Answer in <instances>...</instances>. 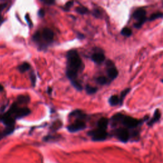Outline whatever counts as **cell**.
<instances>
[{
	"label": "cell",
	"instance_id": "obj_1",
	"mask_svg": "<svg viewBox=\"0 0 163 163\" xmlns=\"http://www.w3.org/2000/svg\"><path fill=\"white\" fill-rule=\"evenodd\" d=\"M67 69L66 75L71 82L77 81L79 69L82 65L81 57L76 50H69L67 53Z\"/></svg>",
	"mask_w": 163,
	"mask_h": 163
},
{
	"label": "cell",
	"instance_id": "obj_2",
	"mask_svg": "<svg viewBox=\"0 0 163 163\" xmlns=\"http://www.w3.org/2000/svg\"><path fill=\"white\" fill-rule=\"evenodd\" d=\"M54 34L49 28H44L42 31H37L33 36L34 42L41 47L42 49L47 47L48 45L53 42Z\"/></svg>",
	"mask_w": 163,
	"mask_h": 163
},
{
	"label": "cell",
	"instance_id": "obj_3",
	"mask_svg": "<svg viewBox=\"0 0 163 163\" xmlns=\"http://www.w3.org/2000/svg\"><path fill=\"white\" fill-rule=\"evenodd\" d=\"M146 14L147 12L143 9H138L133 13V17L137 21L136 23L135 24V27L136 28H140L143 25V24L148 20Z\"/></svg>",
	"mask_w": 163,
	"mask_h": 163
},
{
	"label": "cell",
	"instance_id": "obj_4",
	"mask_svg": "<svg viewBox=\"0 0 163 163\" xmlns=\"http://www.w3.org/2000/svg\"><path fill=\"white\" fill-rule=\"evenodd\" d=\"M141 121L138 120L129 116H125L123 115L121 122L127 128H135L141 123Z\"/></svg>",
	"mask_w": 163,
	"mask_h": 163
},
{
	"label": "cell",
	"instance_id": "obj_5",
	"mask_svg": "<svg viewBox=\"0 0 163 163\" xmlns=\"http://www.w3.org/2000/svg\"><path fill=\"white\" fill-rule=\"evenodd\" d=\"M89 135L92 136V140L95 141H103L107 138L108 134L106 131L98 129L91 131L89 133Z\"/></svg>",
	"mask_w": 163,
	"mask_h": 163
},
{
	"label": "cell",
	"instance_id": "obj_6",
	"mask_svg": "<svg viewBox=\"0 0 163 163\" xmlns=\"http://www.w3.org/2000/svg\"><path fill=\"white\" fill-rule=\"evenodd\" d=\"M106 72H107V75L108 78L111 80V81H114L115 79L119 75L118 70H117V68L115 66L114 63L110 60H108L106 63Z\"/></svg>",
	"mask_w": 163,
	"mask_h": 163
},
{
	"label": "cell",
	"instance_id": "obj_7",
	"mask_svg": "<svg viewBox=\"0 0 163 163\" xmlns=\"http://www.w3.org/2000/svg\"><path fill=\"white\" fill-rule=\"evenodd\" d=\"M115 135L120 141L122 142H127L130 138L129 133L126 128H119L115 131Z\"/></svg>",
	"mask_w": 163,
	"mask_h": 163
},
{
	"label": "cell",
	"instance_id": "obj_8",
	"mask_svg": "<svg viewBox=\"0 0 163 163\" xmlns=\"http://www.w3.org/2000/svg\"><path fill=\"white\" fill-rule=\"evenodd\" d=\"M85 127H86V124L85 122L83 121L82 120H77L73 124L68 126V130L71 133H75L85 129Z\"/></svg>",
	"mask_w": 163,
	"mask_h": 163
},
{
	"label": "cell",
	"instance_id": "obj_9",
	"mask_svg": "<svg viewBox=\"0 0 163 163\" xmlns=\"http://www.w3.org/2000/svg\"><path fill=\"white\" fill-rule=\"evenodd\" d=\"M0 121L7 127H14L15 119L14 117H12V115H10L7 112L0 115Z\"/></svg>",
	"mask_w": 163,
	"mask_h": 163
},
{
	"label": "cell",
	"instance_id": "obj_10",
	"mask_svg": "<svg viewBox=\"0 0 163 163\" xmlns=\"http://www.w3.org/2000/svg\"><path fill=\"white\" fill-rule=\"evenodd\" d=\"M31 113V110L28 108H18L17 111L15 112L14 114V119H20L22 117H24L28 115Z\"/></svg>",
	"mask_w": 163,
	"mask_h": 163
},
{
	"label": "cell",
	"instance_id": "obj_11",
	"mask_svg": "<svg viewBox=\"0 0 163 163\" xmlns=\"http://www.w3.org/2000/svg\"><path fill=\"white\" fill-rule=\"evenodd\" d=\"M91 59L96 64H101L105 61V56L102 52H97L92 55Z\"/></svg>",
	"mask_w": 163,
	"mask_h": 163
},
{
	"label": "cell",
	"instance_id": "obj_12",
	"mask_svg": "<svg viewBox=\"0 0 163 163\" xmlns=\"http://www.w3.org/2000/svg\"><path fill=\"white\" fill-rule=\"evenodd\" d=\"M161 115L159 110V109L156 110V111H155L153 117H152V118L147 122V125H149V126L153 125L155 123H156L157 122H158L159 121L160 119H161Z\"/></svg>",
	"mask_w": 163,
	"mask_h": 163
},
{
	"label": "cell",
	"instance_id": "obj_13",
	"mask_svg": "<svg viewBox=\"0 0 163 163\" xmlns=\"http://www.w3.org/2000/svg\"><path fill=\"white\" fill-rule=\"evenodd\" d=\"M109 121L107 118L102 117L98 122V129L106 131V128L108 127Z\"/></svg>",
	"mask_w": 163,
	"mask_h": 163
},
{
	"label": "cell",
	"instance_id": "obj_14",
	"mask_svg": "<svg viewBox=\"0 0 163 163\" xmlns=\"http://www.w3.org/2000/svg\"><path fill=\"white\" fill-rule=\"evenodd\" d=\"M70 117H74L78 118L79 120H83L85 117V114L83 113V112L80 110H74L71 112L69 115Z\"/></svg>",
	"mask_w": 163,
	"mask_h": 163
},
{
	"label": "cell",
	"instance_id": "obj_15",
	"mask_svg": "<svg viewBox=\"0 0 163 163\" xmlns=\"http://www.w3.org/2000/svg\"><path fill=\"white\" fill-rule=\"evenodd\" d=\"M108 102L112 106H117L120 104V98L117 95H113L109 98Z\"/></svg>",
	"mask_w": 163,
	"mask_h": 163
},
{
	"label": "cell",
	"instance_id": "obj_16",
	"mask_svg": "<svg viewBox=\"0 0 163 163\" xmlns=\"http://www.w3.org/2000/svg\"><path fill=\"white\" fill-rule=\"evenodd\" d=\"M31 68V66H30V65L28 63H23L22 65H20L18 67V71H19L20 72H21V73H24V72H26V71H28L29 70V69H30Z\"/></svg>",
	"mask_w": 163,
	"mask_h": 163
},
{
	"label": "cell",
	"instance_id": "obj_17",
	"mask_svg": "<svg viewBox=\"0 0 163 163\" xmlns=\"http://www.w3.org/2000/svg\"><path fill=\"white\" fill-rule=\"evenodd\" d=\"M30 101V98L27 96H19L17 98V102L19 104H27Z\"/></svg>",
	"mask_w": 163,
	"mask_h": 163
},
{
	"label": "cell",
	"instance_id": "obj_18",
	"mask_svg": "<svg viewBox=\"0 0 163 163\" xmlns=\"http://www.w3.org/2000/svg\"><path fill=\"white\" fill-rule=\"evenodd\" d=\"M163 18V13L156 12L150 16V17L148 18V20L150 21H152V20L157 19V18Z\"/></svg>",
	"mask_w": 163,
	"mask_h": 163
},
{
	"label": "cell",
	"instance_id": "obj_19",
	"mask_svg": "<svg viewBox=\"0 0 163 163\" xmlns=\"http://www.w3.org/2000/svg\"><path fill=\"white\" fill-rule=\"evenodd\" d=\"M131 89L130 88H128V89H126L122 91L121 94V96H120V105H122V103H123V101L124 100V98H125V96L128 94V93L129 92Z\"/></svg>",
	"mask_w": 163,
	"mask_h": 163
},
{
	"label": "cell",
	"instance_id": "obj_20",
	"mask_svg": "<svg viewBox=\"0 0 163 163\" xmlns=\"http://www.w3.org/2000/svg\"><path fill=\"white\" fill-rule=\"evenodd\" d=\"M85 90H86L87 94H95V93L98 91V88L92 87V86H90V85H86V87H85Z\"/></svg>",
	"mask_w": 163,
	"mask_h": 163
},
{
	"label": "cell",
	"instance_id": "obj_21",
	"mask_svg": "<svg viewBox=\"0 0 163 163\" xmlns=\"http://www.w3.org/2000/svg\"><path fill=\"white\" fill-rule=\"evenodd\" d=\"M76 11L79 13V14H81V15H84L87 14L89 12V10H88L87 8L85 7H79L76 8Z\"/></svg>",
	"mask_w": 163,
	"mask_h": 163
},
{
	"label": "cell",
	"instance_id": "obj_22",
	"mask_svg": "<svg viewBox=\"0 0 163 163\" xmlns=\"http://www.w3.org/2000/svg\"><path fill=\"white\" fill-rule=\"evenodd\" d=\"M121 34L124 36H130L132 34V30L129 28H124L121 30Z\"/></svg>",
	"mask_w": 163,
	"mask_h": 163
},
{
	"label": "cell",
	"instance_id": "obj_23",
	"mask_svg": "<svg viewBox=\"0 0 163 163\" xmlns=\"http://www.w3.org/2000/svg\"><path fill=\"white\" fill-rule=\"evenodd\" d=\"M96 82H97L100 85H105L108 83V79L106 78L105 77L103 76H101L98 77L96 79Z\"/></svg>",
	"mask_w": 163,
	"mask_h": 163
},
{
	"label": "cell",
	"instance_id": "obj_24",
	"mask_svg": "<svg viewBox=\"0 0 163 163\" xmlns=\"http://www.w3.org/2000/svg\"><path fill=\"white\" fill-rule=\"evenodd\" d=\"M72 84L74 86L75 88H76V89L78 90H82V86L81 85V84H80V83L78 81H75L71 82Z\"/></svg>",
	"mask_w": 163,
	"mask_h": 163
},
{
	"label": "cell",
	"instance_id": "obj_25",
	"mask_svg": "<svg viewBox=\"0 0 163 163\" xmlns=\"http://www.w3.org/2000/svg\"><path fill=\"white\" fill-rule=\"evenodd\" d=\"M30 78H31V81L33 86H34L36 84V75L34 73V72H31V73L30 74Z\"/></svg>",
	"mask_w": 163,
	"mask_h": 163
},
{
	"label": "cell",
	"instance_id": "obj_26",
	"mask_svg": "<svg viewBox=\"0 0 163 163\" xmlns=\"http://www.w3.org/2000/svg\"><path fill=\"white\" fill-rule=\"evenodd\" d=\"M93 15L97 18H100L101 17V12H100V10H94V11H93Z\"/></svg>",
	"mask_w": 163,
	"mask_h": 163
},
{
	"label": "cell",
	"instance_id": "obj_27",
	"mask_svg": "<svg viewBox=\"0 0 163 163\" xmlns=\"http://www.w3.org/2000/svg\"><path fill=\"white\" fill-rule=\"evenodd\" d=\"M73 1H68L66 3V4L65 5V9L69 10L70 8L73 6Z\"/></svg>",
	"mask_w": 163,
	"mask_h": 163
},
{
	"label": "cell",
	"instance_id": "obj_28",
	"mask_svg": "<svg viewBox=\"0 0 163 163\" xmlns=\"http://www.w3.org/2000/svg\"><path fill=\"white\" fill-rule=\"evenodd\" d=\"M38 14V15H39V17H44V16H45V10H44V9H40V10H39Z\"/></svg>",
	"mask_w": 163,
	"mask_h": 163
},
{
	"label": "cell",
	"instance_id": "obj_29",
	"mask_svg": "<svg viewBox=\"0 0 163 163\" xmlns=\"http://www.w3.org/2000/svg\"><path fill=\"white\" fill-rule=\"evenodd\" d=\"M43 2H44L45 4L49 5H52V4L54 3V1H52V0H46V1H45H45H43Z\"/></svg>",
	"mask_w": 163,
	"mask_h": 163
},
{
	"label": "cell",
	"instance_id": "obj_30",
	"mask_svg": "<svg viewBox=\"0 0 163 163\" xmlns=\"http://www.w3.org/2000/svg\"><path fill=\"white\" fill-rule=\"evenodd\" d=\"M7 4V3H3V4H1L0 5V12L2 11L3 10L5 9L6 8Z\"/></svg>",
	"mask_w": 163,
	"mask_h": 163
},
{
	"label": "cell",
	"instance_id": "obj_31",
	"mask_svg": "<svg viewBox=\"0 0 163 163\" xmlns=\"http://www.w3.org/2000/svg\"><path fill=\"white\" fill-rule=\"evenodd\" d=\"M26 20H27V22L28 23V25L30 26V27H31V26H32V22L31 21V19H30V18H29V16H28V18L26 16Z\"/></svg>",
	"mask_w": 163,
	"mask_h": 163
},
{
	"label": "cell",
	"instance_id": "obj_32",
	"mask_svg": "<svg viewBox=\"0 0 163 163\" xmlns=\"http://www.w3.org/2000/svg\"><path fill=\"white\" fill-rule=\"evenodd\" d=\"M52 89L51 87H48L47 89V93L49 94H52Z\"/></svg>",
	"mask_w": 163,
	"mask_h": 163
},
{
	"label": "cell",
	"instance_id": "obj_33",
	"mask_svg": "<svg viewBox=\"0 0 163 163\" xmlns=\"http://www.w3.org/2000/svg\"><path fill=\"white\" fill-rule=\"evenodd\" d=\"M78 36H79V38H84V36L83 35V34H81L80 33L78 34Z\"/></svg>",
	"mask_w": 163,
	"mask_h": 163
},
{
	"label": "cell",
	"instance_id": "obj_34",
	"mask_svg": "<svg viewBox=\"0 0 163 163\" xmlns=\"http://www.w3.org/2000/svg\"><path fill=\"white\" fill-rule=\"evenodd\" d=\"M4 136H5V135H4L3 132V133H0V139H1Z\"/></svg>",
	"mask_w": 163,
	"mask_h": 163
},
{
	"label": "cell",
	"instance_id": "obj_35",
	"mask_svg": "<svg viewBox=\"0 0 163 163\" xmlns=\"http://www.w3.org/2000/svg\"><path fill=\"white\" fill-rule=\"evenodd\" d=\"M3 90V86L0 84V91H2Z\"/></svg>",
	"mask_w": 163,
	"mask_h": 163
},
{
	"label": "cell",
	"instance_id": "obj_36",
	"mask_svg": "<svg viewBox=\"0 0 163 163\" xmlns=\"http://www.w3.org/2000/svg\"><path fill=\"white\" fill-rule=\"evenodd\" d=\"M1 15H0V21H1Z\"/></svg>",
	"mask_w": 163,
	"mask_h": 163
}]
</instances>
